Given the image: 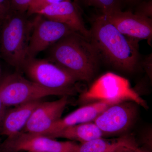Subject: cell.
I'll list each match as a JSON object with an SVG mask.
<instances>
[{
	"instance_id": "3",
	"label": "cell",
	"mask_w": 152,
	"mask_h": 152,
	"mask_svg": "<svg viewBox=\"0 0 152 152\" xmlns=\"http://www.w3.org/2000/svg\"><path fill=\"white\" fill-rule=\"evenodd\" d=\"M27 13L12 10L2 22L0 51L7 62L17 72L21 70L27 58V51L33 26V19Z\"/></svg>"
},
{
	"instance_id": "11",
	"label": "cell",
	"mask_w": 152,
	"mask_h": 152,
	"mask_svg": "<svg viewBox=\"0 0 152 152\" xmlns=\"http://www.w3.org/2000/svg\"><path fill=\"white\" fill-rule=\"evenodd\" d=\"M69 102L68 96H63L56 101L41 102L34 110L22 132L43 135L61 118Z\"/></svg>"
},
{
	"instance_id": "6",
	"label": "cell",
	"mask_w": 152,
	"mask_h": 152,
	"mask_svg": "<svg viewBox=\"0 0 152 152\" xmlns=\"http://www.w3.org/2000/svg\"><path fill=\"white\" fill-rule=\"evenodd\" d=\"M61 96L45 88L17 72L6 76L0 83V97L6 107H15L49 96Z\"/></svg>"
},
{
	"instance_id": "2",
	"label": "cell",
	"mask_w": 152,
	"mask_h": 152,
	"mask_svg": "<svg viewBox=\"0 0 152 152\" xmlns=\"http://www.w3.org/2000/svg\"><path fill=\"white\" fill-rule=\"evenodd\" d=\"M48 50L46 59L64 68L80 81H92L100 59L88 39L74 32Z\"/></svg>"
},
{
	"instance_id": "27",
	"label": "cell",
	"mask_w": 152,
	"mask_h": 152,
	"mask_svg": "<svg viewBox=\"0 0 152 152\" xmlns=\"http://www.w3.org/2000/svg\"><path fill=\"white\" fill-rule=\"evenodd\" d=\"M0 22H1V21H0Z\"/></svg>"
},
{
	"instance_id": "8",
	"label": "cell",
	"mask_w": 152,
	"mask_h": 152,
	"mask_svg": "<svg viewBox=\"0 0 152 152\" xmlns=\"http://www.w3.org/2000/svg\"><path fill=\"white\" fill-rule=\"evenodd\" d=\"M30 35L27 58H36L41 52L48 50L54 44L75 31L66 25L35 15Z\"/></svg>"
},
{
	"instance_id": "5",
	"label": "cell",
	"mask_w": 152,
	"mask_h": 152,
	"mask_svg": "<svg viewBox=\"0 0 152 152\" xmlns=\"http://www.w3.org/2000/svg\"><path fill=\"white\" fill-rule=\"evenodd\" d=\"M80 100L83 103L105 101L115 104L130 101L147 107L145 102L132 88L127 79L111 72L98 79L88 90L81 95Z\"/></svg>"
},
{
	"instance_id": "17",
	"label": "cell",
	"mask_w": 152,
	"mask_h": 152,
	"mask_svg": "<svg viewBox=\"0 0 152 152\" xmlns=\"http://www.w3.org/2000/svg\"><path fill=\"white\" fill-rule=\"evenodd\" d=\"M77 4L94 8L105 14L116 10H121V0H76Z\"/></svg>"
},
{
	"instance_id": "4",
	"label": "cell",
	"mask_w": 152,
	"mask_h": 152,
	"mask_svg": "<svg viewBox=\"0 0 152 152\" xmlns=\"http://www.w3.org/2000/svg\"><path fill=\"white\" fill-rule=\"evenodd\" d=\"M28 80L48 89L56 91L63 96L76 95L80 81L64 69L48 59L27 58L22 66Z\"/></svg>"
},
{
	"instance_id": "18",
	"label": "cell",
	"mask_w": 152,
	"mask_h": 152,
	"mask_svg": "<svg viewBox=\"0 0 152 152\" xmlns=\"http://www.w3.org/2000/svg\"><path fill=\"white\" fill-rule=\"evenodd\" d=\"M69 1L71 0H33L27 14L29 16H31L34 15L36 11L48 5Z\"/></svg>"
},
{
	"instance_id": "10",
	"label": "cell",
	"mask_w": 152,
	"mask_h": 152,
	"mask_svg": "<svg viewBox=\"0 0 152 152\" xmlns=\"http://www.w3.org/2000/svg\"><path fill=\"white\" fill-rule=\"evenodd\" d=\"M120 32L137 41L151 40L152 19L131 11L116 10L102 14Z\"/></svg>"
},
{
	"instance_id": "19",
	"label": "cell",
	"mask_w": 152,
	"mask_h": 152,
	"mask_svg": "<svg viewBox=\"0 0 152 152\" xmlns=\"http://www.w3.org/2000/svg\"><path fill=\"white\" fill-rule=\"evenodd\" d=\"M33 0H10L12 10L27 13Z\"/></svg>"
},
{
	"instance_id": "23",
	"label": "cell",
	"mask_w": 152,
	"mask_h": 152,
	"mask_svg": "<svg viewBox=\"0 0 152 152\" xmlns=\"http://www.w3.org/2000/svg\"><path fill=\"white\" fill-rule=\"evenodd\" d=\"M125 152H146L143 150L139 148L138 146L134 147V148H132L130 149L127 150Z\"/></svg>"
},
{
	"instance_id": "26",
	"label": "cell",
	"mask_w": 152,
	"mask_h": 152,
	"mask_svg": "<svg viewBox=\"0 0 152 152\" xmlns=\"http://www.w3.org/2000/svg\"></svg>"
},
{
	"instance_id": "24",
	"label": "cell",
	"mask_w": 152,
	"mask_h": 152,
	"mask_svg": "<svg viewBox=\"0 0 152 152\" xmlns=\"http://www.w3.org/2000/svg\"><path fill=\"white\" fill-rule=\"evenodd\" d=\"M126 2L129 3V4H135L137 2L140 1V0H125Z\"/></svg>"
},
{
	"instance_id": "25",
	"label": "cell",
	"mask_w": 152,
	"mask_h": 152,
	"mask_svg": "<svg viewBox=\"0 0 152 152\" xmlns=\"http://www.w3.org/2000/svg\"><path fill=\"white\" fill-rule=\"evenodd\" d=\"M1 66H0V75H1Z\"/></svg>"
},
{
	"instance_id": "12",
	"label": "cell",
	"mask_w": 152,
	"mask_h": 152,
	"mask_svg": "<svg viewBox=\"0 0 152 152\" xmlns=\"http://www.w3.org/2000/svg\"><path fill=\"white\" fill-rule=\"evenodd\" d=\"M35 15L66 25L89 40L90 30L85 26L80 7L76 2L69 1L50 4L36 11Z\"/></svg>"
},
{
	"instance_id": "20",
	"label": "cell",
	"mask_w": 152,
	"mask_h": 152,
	"mask_svg": "<svg viewBox=\"0 0 152 152\" xmlns=\"http://www.w3.org/2000/svg\"><path fill=\"white\" fill-rule=\"evenodd\" d=\"M12 11L10 0H0V21L2 23Z\"/></svg>"
},
{
	"instance_id": "14",
	"label": "cell",
	"mask_w": 152,
	"mask_h": 152,
	"mask_svg": "<svg viewBox=\"0 0 152 152\" xmlns=\"http://www.w3.org/2000/svg\"><path fill=\"white\" fill-rule=\"evenodd\" d=\"M42 101H33L6 110L0 126V134L7 137L22 132L34 110Z\"/></svg>"
},
{
	"instance_id": "1",
	"label": "cell",
	"mask_w": 152,
	"mask_h": 152,
	"mask_svg": "<svg viewBox=\"0 0 152 152\" xmlns=\"http://www.w3.org/2000/svg\"><path fill=\"white\" fill-rule=\"evenodd\" d=\"M89 41L102 59L118 69L133 72L138 64L139 41L120 32L102 14L92 23Z\"/></svg>"
},
{
	"instance_id": "13",
	"label": "cell",
	"mask_w": 152,
	"mask_h": 152,
	"mask_svg": "<svg viewBox=\"0 0 152 152\" xmlns=\"http://www.w3.org/2000/svg\"><path fill=\"white\" fill-rule=\"evenodd\" d=\"M114 104L110 102L99 101L82 107L64 118H61L43 135L50 137L55 133L68 127L94 122L102 112Z\"/></svg>"
},
{
	"instance_id": "15",
	"label": "cell",
	"mask_w": 152,
	"mask_h": 152,
	"mask_svg": "<svg viewBox=\"0 0 152 152\" xmlns=\"http://www.w3.org/2000/svg\"><path fill=\"white\" fill-rule=\"evenodd\" d=\"M137 146L134 137L126 135L115 139L100 138L80 144L79 152H125Z\"/></svg>"
},
{
	"instance_id": "21",
	"label": "cell",
	"mask_w": 152,
	"mask_h": 152,
	"mask_svg": "<svg viewBox=\"0 0 152 152\" xmlns=\"http://www.w3.org/2000/svg\"><path fill=\"white\" fill-rule=\"evenodd\" d=\"M135 13L151 18L152 16L151 1L142 3Z\"/></svg>"
},
{
	"instance_id": "16",
	"label": "cell",
	"mask_w": 152,
	"mask_h": 152,
	"mask_svg": "<svg viewBox=\"0 0 152 152\" xmlns=\"http://www.w3.org/2000/svg\"><path fill=\"white\" fill-rule=\"evenodd\" d=\"M105 136L94 122L83 123L63 129L50 137L62 138L80 142L81 144L91 141Z\"/></svg>"
},
{
	"instance_id": "7",
	"label": "cell",
	"mask_w": 152,
	"mask_h": 152,
	"mask_svg": "<svg viewBox=\"0 0 152 152\" xmlns=\"http://www.w3.org/2000/svg\"><path fill=\"white\" fill-rule=\"evenodd\" d=\"M79 148L75 142L59 141L43 135L21 132L7 137L0 145V152H79Z\"/></svg>"
},
{
	"instance_id": "22",
	"label": "cell",
	"mask_w": 152,
	"mask_h": 152,
	"mask_svg": "<svg viewBox=\"0 0 152 152\" xmlns=\"http://www.w3.org/2000/svg\"><path fill=\"white\" fill-rule=\"evenodd\" d=\"M6 107H7L5 105L1 99L0 97V126H1L3 118L5 113L6 110H7Z\"/></svg>"
},
{
	"instance_id": "9",
	"label": "cell",
	"mask_w": 152,
	"mask_h": 152,
	"mask_svg": "<svg viewBox=\"0 0 152 152\" xmlns=\"http://www.w3.org/2000/svg\"><path fill=\"white\" fill-rule=\"evenodd\" d=\"M137 104L133 101L110 106L94 121L105 136L121 134L133 124L137 115Z\"/></svg>"
}]
</instances>
